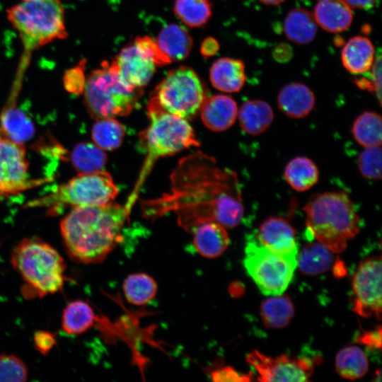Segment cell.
<instances>
[{"instance_id":"cell-37","label":"cell","mask_w":382,"mask_h":382,"mask_svg":"<svg viewBox=\"0 0 382 382\" xmlns=\"http://www.w3.org/2000/svg\"><path fill=\"white\" fill-rule=\"evenodd\" d=\"M381 149L380 146L369 147L359 156L358 165L361 175L369 180H379L382 175Z\"/></svg>"},{"instance_id":"cell-9","label":"cell","mask_w":382,"mask_h":382,"mask_svg":"<svg viewBox=\"0 0 382 382\" xmlns=\"http://www.w3.org/2000/svg\"><path fill=\"white\" fill-rule=\"evenodd\" d=\"M206 98L205 88L196 71L180 66L167 74L151 99L163 110L188 120L200 110Z\"/></svg>"},{"instance_id":"cell-3","label":"cell","mask_w":382,"mask_h":382,"mask_svg":"<svg viewBox=\"0 0 382 382\" xmlns=\"http://www.w3.org/2000/svg\"><path fill=\"white\" fill-rule=\"evenodd\" d=\"M147 115L149 124L139 135L140 146L146 156L138 180L125 204L130 209L137 200L141 186L158 158L199 146L193 129L187 120L163 110L151 98L147 105Z\"/></svg>"},{"instance_id":"cell-45","label":"cell","mask_w":382,"mask_h":382,"mask_svg":"<svg viewBox=\"0 0 382 382\" xmlns=\"http://www.w3.org/2000/svg\"><path fill=\"white\" fill-rule=\"evenodd\" d=\"M352 8L369 10L376 6L377 0H344Z\"/></svg>"},{"instance_id":"cell-41","label":"cell","mask_w":382,"mask_h":382,"mask_svg":"<svg viewBox=\"0 0 382 382\" xmlns=\"http://www.w3.org/2000/svg\"><path fill=\"white\" fill-rule=\"evenodd\" d=\"M33 342L36 349L42 354H48L56 344L54 334L47 330H38L33 336Z\"/></svg>"},{"instance_id":"cell-42","label":"cell","mask_w":382,"mask_h":382,"mask_svg":"<svg viewBox=\"0 0 382 382\" xmlns=\"http://www.w3.org/2000/svg\"><path fill=\"white\" fill-rule=\"evenodd\" d=\"M371 78L369 79L372 87L373 91L376 93L378 99L381 103V54L376 56L374 59V63L371 67Z\"/></svg>"},{"instance_id":"cell-21","label":"cell","mask_w":382,"mask_h":382,"mask_svg":"<svg viewBox=\"0 0 382 382\" xmlns=\"http://www.w3.org/2000/svg\"><path fill=\"white\" fill-rule=\"evenodd\" d=\"M155 40L161 50L171 62L186 59L193 46L192 36L187 29L175 23L164 26Z\"/></svg>"},{"instance_id":"cell-15","label":"cell","mask_w":382,"mask_h":382,"mask_svg":"<svg viewBox=\"0 0 382 382\" xmlns=\"http://www.w3.org/2000/svg\"><path fill=\"white\" fill-rule=\"evenodd\" d=\"M257 241L275 253L297 257L299 246L295 229L282 217L271 216L265 220L259 227Z\"/></svg>"},{"instance_id":"cell-2","label":"cell","mask_w":382,"mask_h":382,"mask_svg":"<svg viewBox=\"0 0 382 382\" xmlns=\"http://www.w3.org/2000/svg\"><path fill=\"white\" fill-rule=\"evenodd\" d=\"M131 210L110 202L73 207L60 222L61 235L71 260L83 264L104 260L122 241Z\"/></svg>"},{"instance_id":"cell-24","label":"cell","mask_w":382,"mask_h":382,"mask_svg":"<svg viewBox=\"0 0 382 382\" xmlns=\"http://www.w3.org/2000/svg\"><path fill=\"white\" fill-rule=\"evenodd\" d=\"M286 38L298 45L311 43L316 37L318 25L313 15L306 9L294 8L289 11L284 21Z\"/></svg>"},{"instance_id":"cell-47","label":"cell","mask_w":382,"mask_h":382,"mask_svg":"<svg viewBox=\"0 0 382 382\" xmlns=\"http://www.w3.org/2000/svg\"><path fill=\"white\" fill-rule=\"evenodd\" d=\"M3 134L1 129V127H0V136Z\"/></svg>"},{"instance_id":"cell-22","label":"cell","mask_w":382,"mask_h":382,"mask_svg":"<svg viewBox=\"0 0 382 382\" xmlns=\"http://www.w3.org/2000/svg\"><path fill=\"white\" fill-rule=\"evenodd\" d=\"M375 59V49L371 41L364 36L350 38L341 52L344 67L353 74H361L369 69Z\"/></svg>"},{"instance_id":"cell-29","label":"cell","mask_w":382,"mask_h":382,"mask_svg":"<svg viewBox=\"0 0 382 382\" xmlns=\"http://www.w3.org/2000/svg\"><path fill=\"white\" fill-rule=\"evenodd\" d=\"M332 262V252L318 241L306 245L297 255V267L307 275L321 274L327 271Z\"/></svg>"},{"instance_id":"cell-31","label":"cell","mask_w":382,"mask_h":382,"mask_svg":"<svg viewBox=\"0 0 382 382\" xmlns=\"http://www.w3.org/2000/svg\"><path fill=\"white\" fill-rule=\"evenodd\" d=\"M335 368L342 378L355 380L361 378L368 371V359L359 347L348 346L340 349L337 354Z\"/></svg>"},{"instance_id":"cell-11","label":"cell","mask_w":382,"mask_h":382,"mask_svg":"<svg viewBox=\"0 0 382 382\" xmlns=\"http://www.w3.org/2000/svg\"><path fill=\"white\" fill-rule=\"evenodd\" d=\"M43 183L30 180L28 161L22 144L0 136V195H13Z\"/></svg>"},{"instance_id":"cell-19","label":"cell","mask_w":382,"mask_h":382,"mask_svg":"<svg viewBox=\"0 0 382 382\" xmlns=\"http://www.w3.org/2000/svg\"><path fill=\"white\" fill-rule=\"evenodd\" d=\"M245 64L241 59L222 57L209 69V80L217 90L225 93L238 92L245 82Z\"/></svg>"},{"instance_id":"cell-30","label":"cell","mask_w":382,"mask_h":382,"mask_svg":"<svg viewBox=\"0 0 382 382\" xmlns=\"http://www.w3.org/2000/svg\"><path fill=\"white\" fill-rule=\"evenodd\" d=\"M352 133L361 146L369 148L381 146L382 141V120L379 114L365 111L354 120Z\"/></svg>"},{"instance_id":"cell-27","label":"cell","mask_w":382,"mask_h":382,"mask_svg":"<svg viewBox=\"0 0 382 382\" xmlns=\"http://www.w3.org/2000/svg\"><path fill=\"white\" fill-rule=\"evenodd\" d=\"M96 316L91 305L83 300L69 303L62 315V328L69 335H80L91 328Z\"/></svg>"},{"instance_id":"cell-32","label":"cell","mask_w":382,"mask_h":382,"mask_svg":"<svg viewBox=\"0 0 382 382\" xmlns=\"http://www.w3.org/2000/svg\"><path fill=\"white\" fill-rule=\"evenodd\" d=\"M122 289L129 303L141 306L148 303L156 296L158 286L154 278L149 274L134 273L125 278Z\"/></svg>"},{"instance_id":"cell-16","label":"cell","mask_w":382,"mask_h":382,"mask_svg":"<svg viewBox=\"0 0 382 382\" xmlns=\"http://www.w3.org/2000/svg\"><path fill=\"white\" fill-rule=\"evenodd\" d=\"M199 111L204 125L214 132L230 128L238 115L236 101L231 97L221 94L207 97Z\"/></svg>"},{"instance_id":"cell-5","label":"cell","mask_w":382,"mask_h":382,"mask_svg":"<svg viewBox=\"0 0 382 382\" xmlns=\"http://www.w3.org/2000/svg\"><path fill=\"white\" fill-rule=\"evenodd\" d=\"M11 262L25 283L26 293L40 297L58 292L66 270L62 255L38 238H26L16 245Z\"/></svg>"},{"instance_id":"cell-8","label":"cell","mask_w":382,"mask_h":382,"mask_svg":"<svg viewBox=\"0 0 382 382\" xmlns=\"http://www.w3.org/2000/svg\"><path fill=\"white\" fill-rule=\"evenodd\" d=\"M118 189L112 176L104 170L79 173L52 192L31 200L27 207L54 209L62 206H101L112 202Z\"/></svg>"},{"instance_id":"cell-38","label":"cell","mask_w":382,"mask_h":382,"mask_svg":"<svg viewBox=\"0 0 382 382\" xmlns=\"http://www.w3.org/2000/svg\"><path fill=\"white\" fill-rule=\"evenodd\" d=\"M134 42L149 56L157 66L171 63L170 60L161 50L154 38L149 36L137 37L134 39Z\"/></svg>"},{"instance_id":"cell-46","label":"cell","mask_w":382,"mask_h":382,"mask_svg":"<svg viewBox=\"0 0 382 382\" xmlns=\"http://www.w3.org/2000/svg\"><path fill=\"white\" fill-rule=\"evenodd\" d=\"M262 4L270 6H277L285 1L286 0H259Z\"/></svg>"},{"instance_id":"cell-25","label":"cell","mask_w":382,"mask_h":382,"mask_svg":"<svg viewBox=\"0 0 382 382\" xmlns=\"http://www.w3.org/2000/svg\"><path fill=\"white\" fill-rule=\"evenodd\" d=\"M2 132L13 141L23 145L34 134L35 129L26 115L10 101L4 108L0 116Z\"/></svg>"},{"instance_id":"cell-17","label":"cell","mask_w":382,"mask_h":382,"mask_svg":"<svg viewBox=\"0 0 382 382\" xmlns=\"http://www.w3.org/2000/svg\"><path fill=\"white\" fill-rule=\"evenodd\" d=\"M313 15L317 25L331 33L345 31L353 21L352 8L344 0H319Z\"/></svg>"},{"instance_id":"cell-36","label":"cell","mask_w":382,"mask_h":382,"mask_svg":"<svg viewBox=\"0 0 382 382\" xmlns=\"http://www.w3.org/2000/svg\"><path fill=\"white\" fill-rule=\"evenodd\" d=\"M28 377L25 362L12 354H0V382H24Z\"/></svg>"},{"instance_id":"cell-7","label":"cell","mask_w":382,"mask_h":382,"mask_svg":"<svg viewBox=\"0 0 382 382\" xmlns=\"http://www.w3.org/2000/svg\"><path fill=\"white\" fill-rule=\"evenodd\" d=\"M7 16L28 50L67 36L59 0H23L9 8Z\"/></svg>"},{"instance_id":"cell-23","label":"cell","mask_w":382,"mask_h":382,"mask_svg":"<svg viewBox=\"0 0 382 382\" xmlns=\"http://www.w3.org/2000/svg\"><path fill=\"white\" fill-rule=\"evenodd\" d=\"M239 123L242 129L250 134L258 135L272 124L274 113L271 106L262 100L245 101L238 110Z\"/></svg>"},{"instance_id":"cell-14","label":"cell","mask_w":382,"mask_h":382,"mask_svg":"<svg viewBox=\"0 0 382 382\" xmlns=\"http://www.w3.org/2000/svg\"><path fill=\"white\" fill-rule=\"evenodd\" d=\"M119 77L131 89H142L156 69V64L134 42L123 47L112 60Z\"/></svg>"},{"instance_id":"cell-26","label":"cell","mask_w":382,"mask_h":382,"mask_svg":"<svg viewBox=\"0 0 382 382\" xmlns=\"http://www.w3.org/2000/svg\"><path fill=\"white\" fill-rule=\"evenodd\" d=\"M265 327L278 329L286 327L295 314V308L287 295L278 294L263 300L260 307Z\"/></svg>"},{"instance_id":"cell-12","label":"cell","mask_w":382,"mask_h":382,"mask_svg":"<svg viewBox=\"0 0 382 382\" xmlns=\"http://www.w3.org/2000/svg\"><path fill=\"white\" fill-rule=\"evenodd\" d=\"M353 308L359 316L381 318V260L371 257L362 261L352 279Z\"/></svg>"},{"instance_id":"cell-18","label":"cell","mask_w":382,"mask_h":382,"mask_svg":"<svg viewBox=\"0 0 382 382\" xmlns=\"http://www.w3.org/2000/svg\"><path fill=\"white\" fill-rule=\"evenodd\" d=\"M316 98L306 85L294 82L285 85L277 96V105L286 116L300 119L308 115L313 109Z\"/></svg>"},{"instance_id":"cell-33","label":"cell","mask_w":382,"mask_h":382,"mask_svg":"<svg viewBox=\"0 0 382 382\" xmlns=\"http://www.w3.org/2000/svg\"><path fill=\"white\" fill-rule=\"evenodd\" d=\"M173 12L185 25L199 28L210 19L212 5L209 0H175Z\"/></svg>"},{"instance_id":"cell-39","label":"cell","mask_w":382,"mask_h":382,"mask_svg":"<svg viewBox=\"0 0 382 382\" xmlns=\"http://www.w3.org/2000/svg\"><path fill=\"white\" fill-rule=\"evenodd\" d=\"M86 80L84 64H79L65 72L64 88L72 94L79 95L83 92Z\"/></svg>"},{"instance_id":"cell-34","label":"cell","mask_w":382,"mask_h":382,"mask_svg":"<svg viewBox=\"0 0 382 382\" xmlns=\"http://www.w3.org/2000/svg\"><path fill=\"white\" fill-rule=\"evenodd\" d=\"M125 134V127L114 117L97 120L92 128V138L95 144L104 151L117 149Z\"/></svg>"},{"instance_id":"cell-1","label":"cell","mask_w":382,"mask_h":382,"mask_svg":"<svg viewBox=\"0 0 382 382\" xmlns=\"http://www.w3.org/2000/svg\"><path fill=\"white\" fill-rule=\"evenodd\" d=\"M170 180L168 192L141 200L144 217L155 219L173 212L178 225L190 233L205 222L233 228L241 221L244 207L236 175L218 166L213 157L198 151L182 158Z\"/></svg>"},{"instance_id":"cell-13","label":"cell","mask_w":382,"mask_h":382,"mask_svg":"<svg viewBox=\"0 0 382 382\" xmlns=\"http://www.w3.org/2000/svg\"><path fill=\"white\" fill-rule=\"evenodd\" d=\"M246 359L257 372L260 381H308L313 371L312 361L303 357L285 354L272 357L253 350Z\"/></svg>"},{"instance_id":"cell-20","label":"cell","mask_w":382,"mask_h":382,"mask_svg":"<svg viewBox=\"0 0 382 382\" xmlns=\"http://www.w3.org/2000/svg\"><path fill=\"white\" fill-rule=\"evenodd\" d=\"M190 233L197 251L207 258L219 257L229 245V236L226 228L213 222H205L195 226Z\"/></svg>"},{"instance_id":"cell-44","label":"cell","mask_w":382,"mask_h":382,"mask_svg":"<svg viewBox=\"0 0 382 382\" xmlns=\"http://www.w3.org/2000/svg\"><path fill=\"white\" fill-rule=\"evenodd\" d=\"M219 50L218 41L212 37H207L202 42L200 46V53L204 57L214 56Z\"/></svg>"},{"instance_id":"cell-10","label":"cell","mask_w":382,"mask_h":382,"mask_svg":"<svg viewBox=\"0 0 382 382\" xmlns=\"http://www.w3.org/2000/svg\"><path fill=\"white\" fill-rule=\"evenodd\" d=\"M243 265L260 291L273 296L283 294L289 286L297 267V257L279 255L251 241L245 248Z\"/></svg>"},{"instance_id":"cell-43","label":"cell","mask_w":382,"mask_h":382,"mask_svg":"<svg viewBox=\"0 0 382 382\" xmlns=\"http://www.w3.org/2000/svg\"><path fill=\"white\" fill-rule=\"evenodd\" d=\"M358 342L370 349H378L381 347V328L376 330L365 332L358 337Z\"/></svg>"},{"instance_id":"cell-35","label":"cell","mask_w":382,"mask_h":382,"mask_svg":"<svg viewBox=\"0 0 382 382\" xmlns=\"http://www.w3.org/2000/svg\"><path fill=\"white\" fill-rule=\"evenodd\" d=\"M71 163L79 173H92L103 170L107 162L104 150L95 144L81 143L73 149Z\"/></svg>"},{"instance_id":"cell-28","label":"cell","mask_w":382,"mask_h":382,"mask_svg":"<svg viewBox=\"0 0 382 382\" xmlns=\"http://www.w3.org/2000/svg\"><path fill=\"white\" fill-rule=\"evenodd\" d=\"M284 175L287 183L294 190L304 192L318 183L319 170L310 158L297 156L286 164Z\"/></svg>"},{"instance_id":"cell-6","label":"cell","mask_w":382,"mask_h":382,"mask_svg":"<svg viewBox=\"0 0 382 382\" xmlns=\"http://www.w3.org/2000/svg\"><path fill=\"white\" fill-rule=\"evenodd\" d=\"M84 102L96 120L128 115L138 105L142 89H131L120 79L112 61H103L100 67L86 77Z\"/></svg>"},{"instance_id":"cell-4","label":"cell","mask_w":382,"mask_h":382,"mask_svg":"<svg viewBox=\"0 0 382 382\" xmlns=\"http://www.w3.org/2000/svg\"><path fill=\"white\" fill-rule=\"evenodd\" d=\"M308 232L332 253H341L360 230V219L345 192L313 195L303 207Z\"/></svg>"},{"instance_id":"cell-40","label":"cell","mask_w":382,"mask_h":382,"mask_svg":"<svg viewBox=\"0 0 382 382\" xmlns=\"http://www.w3.org/2000/svg\"><path fill=\"white\" fill-rule=\"evenodd\" d=\"M212 378L214 381H250L252 379L250 374L238 372L229 366L214 371Z\"/></svg>"}]
</instances>
